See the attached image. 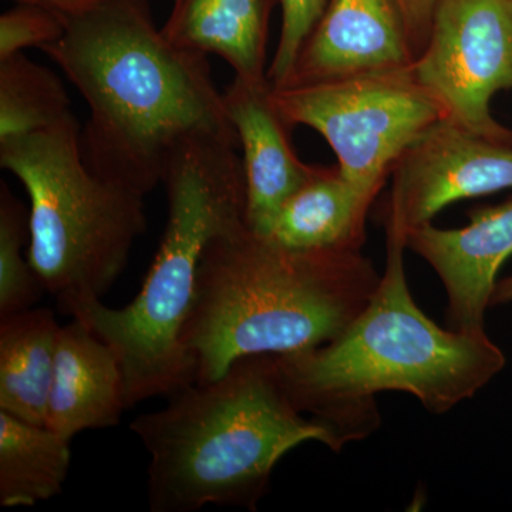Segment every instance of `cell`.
Here are the masks:
<instances>
[{"instance_id": "obj_1", "label": "cell", "mask_w": 512, "mask_h": 512, "mask_svg": "<svg viewBox=\"0 0 512 512\" xmlns=\"http://www.w3.org/2000/svg\"><path fill=\"white\" fill-rule=\"evenodd\" d=\"M43 52L89 106L83 160L103 180L146 197L185 144H239L208 55L168 42L148 0H104L67 19L62 39Z\"/></svg>"}, {"instance_id": "obj_2", "label": "cell", "mask_w": 512, "mask_h": 512, "mask_svg": "<svg viewBox=\"0 0 512 512\" xmlns=\"http://www.w3.org/2000/svg\"><path fill=\"white\" fill-rule=\"evenodd\" d=\"M386 268L366 308L319 348L275 355L293 404L322 424L332 451L379 427L376 396L413 394L443 414L471 399L504 369L487 332L441 329L414 302L404 268L406 244L386 232Z\"/></svg>"}, {"instance_id": "obj_3", "label": "cell", "mask_w": 512, "mask_h": 512, "mask_svg": "<svg viewBox=\"0 0 512 512\" xmlns=\"http://www.w3.org/2000/svg\"><path fill=\"white\" fill-rule=\"evenodd\" d=\"M362 251H298L229 229L202 256L183 345L195 383H210L232 363L292 355L338 338L379 286Z\"/></svg>"}, {"instance_id": "obj_4", "label": "cell", "mask_w": 512, "mask_h": 512, "mask_svg": "<svg viewBox=\"0 0 512 512\" xmlns=\"http://www.w3.org/2000/svg\"><path fill=\"white\" fill-rule=\"evenodd\" d=\"M168 397L130 424L150 454L151 512L256 511L286 453L306 441L332 447L329 431L293 404L275 355L242 357L218 379Z\"/></svg>"}, {"instance_id": "obj_5", "label": "cell", "mask_w": 512, "mask_h": 512, "mask_svg": "<svg viewBox=\"0 0 512 512\" xmlns=\"http://www.w3.org/2000/svg\"><path fill=\"white\" fill-rule=\"evenodd\" d=\"M238 148L231 141L200 138L171 157L161 183L167 192V225L133 302L120 309L96 298L59 305L119 357L127 409L195 383L184 326L208 245L245 222L247 184Z\"/></svg>"}, {"instance_id": "obj_6", "label": "cell", "mask_w": 512, "mask_h": 512, "mask_svg": "<svg viewBox=\"0 0 512 512\" xmlns=\"http://www.w3.org/2000/svg\"><path fill=\"white\" fill-rule=\"evenodd\" d=\"M80 134L70 113L55 126L0 141V165L28 192L30 266L59 305L103 298L147 229L144 195L93 174Z\"/></svg>"}, {"instance_id": "obj_7", "label": "cell", "mask_w": 512, "mask_h": 512, "mask_svg": "<svg viewBox=\"0 0 512 512\" xmlns=\"http://www.w3.org/2000/svg\"><path fill=\"white\" fill-rule=\"evenodd\" d=\"M289 126H306L328 141L346 180L376 200L394 165L423 131L444 119L440 104L412 67L309 86L271 89Z\"/></svg>"}, {"instance_id": "obj_8", "label": "cell", "mask_w": 512, "mask_h": 512, "mask_svg": "<svg viewBox=\"0 0 512 512\" xmlns=\"http://www.w3.org/2000/svg\"><path fill=\"white\" fill-rule=\"evenodd\" d=\"M412 72L446 119L512 144L491 114L495 94L512 92V0H437Z\"/></svg>"}, {"instance_id": "obj_9", "label": "cell", "mask_w": 512, "mask_h": 512, "mask_svg": "<svg viewBox=\"0 0 512 512\" xmlns=\"http://www.w3.org/2000/svg\"><path fill=\"white\" fill-rule=\"evenodd\" d=\"M389 181L380 220L404 239L454 202L512 190V144L444 117L404 150Z\"/></svg>"}, {"instance_id": "obj_10", "label": "cell", "mask_w": 512, "mask_h": 512, "mask_svg": "<svg viewBox=\"0 0 512 512\" xmlns=\"http://www.w3.org/2000/svg\"><path fill=\"white\" fill-rule=\"evenodd\" d=\"M404 244L440 276L447 293L448 328L484 332L498 272L512 255V198L471 211L463 228H437L430 222L412 229Z\"/></svg>"}, {"instance_id": "obj_11", "label": "cell", "mask_w": 512, "mask_h": 512, "mask_svg": "<svg viewBox=\"0 0 512 512\" xmlns=\"http://www.w3.org/2000/svg\"><path fill=\"white\" fill-rule=\"evenodd\" d=\"M414 55L394 0H329L282 87L399 72Z\"/></svg>"}, {"instance_id": "obj_12", "label": "cell", "mask_w": 512, "mask_h": 512, "mask_svg": "<svg viewBox=\"0 0 512 512\" xmlns=\"http://www.w3.org/2000/svg\"><path fill=\"white\" fill-rule=\"evenodd\" d=\"M271 83L252 84L235 77L224 93L225 110L242 148L247 210L245 222L268 237L282 204L315 171L292 146V127L276 110Z\"/></svg>"}, {"instance_id": "obj_13", "label": "cell", "mask_w": 512, "mask_h": 512, "mask_svg": "<svg viewBox=\"0 0 512 512\" xmlns=\"http://www.w3.org/2000/svg\"><path fill=\"white\" fill-rule=\"evenodd\" d=\"M126 409L123 370L114 350L80 320L62 326L46 426L72 440L82 431L117 426Z\"/></svg>"}, {"instance_id": "obj_14", "label": "cell", "mask_w": 512, "mask_h": 512, "mask_svg": "<svg viewBox=\"0 0 512 512\" xmlns=\"http://www.w3.org/2000/svg\"><path fill=\"white\" fill-rule=\"evenodd\" d=\"M279 0H174L161 32L181 49L222 57L235 77L269 82V20Z\"/></svg>"}, {"instance_id": "obj_15", "label": "cell", "mask_w": 512, "mask_h": 512, "mask_svg": "<svg viewBox=\"0 0 512 512\" xmlns=\"http://www.w3.org/2000/svg\"><path fill=\"white\" fill-rule=\"evenodd\" d=\"M373 202L343 177L338 165H316L282 204L266 238L298 251H362Z\"/></svg>"}, {"instance_id": "obj_16", "label": "cell", "mask_w": 512, "mask_h": 512, "mask_svg": "<svg viewBox=\"0 0 512 512\" xmlns=\"http://www.w3.org/2000/svg\"><path fill=\"white\" fill-rule=\"evenodd\" d=\"M60 329L55 313L30 308L0 318V410L47 423Z\"/></svg>"}, {"instance_id": "obj_17", "label": "cell", "mask_w": 512, "mask_h": 512, "mask_svg": "<svg viewBox=\"0 0 512 512\" xmlns=\"http://www.w3.org/2000/svg\"><path fill=\"white\" fill-rule=\"evenodd\" d=\"M72 463L62 434L0 410V505L33 507L63 490Z\"/></svg>"}, {"instance_id": "obj_18", "label": "cell", "mask_w": 512, "mask_h": 512, "mask_svg": "<svg viewBox=\"0 0 512 512\" xmlns=\"http://www.w3.org/2000/svg\"><path fill=\"white\" fill-rule=\"evenodd\" d=\"M62 80L25 53L0 60V141L29 136L69 116Z\"/></svg>"}, {"instance_id": "obj_19", "label": "cell", "mask_w": 512, "mask_h": 512, "mask_svg": "<svg viewBox=\"0 0 512 512\" xmlns=\"http://www.w3.org/2000/svg\"><path fill=\"white\" fill-rule=\"evenodd\" d=\"M29 210L0 183V318L33 308L45 291L23 248L29 244Z\"/></svg>"}, {"instance_id": "obj_20", "label": "cell", "mask_w": 512, "mask_h": 512, "mask_svg": "<svg viewBox=\"0 0 512 512\" xmlns=\"http://www.w3.org/2000/svg\"><path fill=\"white\" fill-rule=\"evenodd\" d=\"M67 18L35 3L18 2L0 16V60L36 47L46 49L62 39Z\"/></svg>"}, {"instance_id": "obj_21", "label": "cell", "mask_w": 512, "mask_h": 512, "mask_svg": "<svg viewBox=\"0 0 512 512\" xmlns=\"http://www.w3.org/2000/svg\"><path fill=\"white\" fill-rule=\"evenodd\" d=\"M329 0H279L282 28L274 59L268 67V80L279 87L291 72L296 56L316 23L322 18Z\"/></svg>"}, {"instance_id": "obj_22", "label": "cell", "mask_w": 512, "mask_h": 512, "mask_svg": "<svg viewBox=\"0 0 512 512\" xmlns=\"http://www.w3.org/2000/svg\"><path fill=\"white\" fill-rule=\"evenodd\" d=\"M436 2L437 0H394L412 47L414 60L426 46Z\"/></svg>"}, {"instance_id": "obj_23", "label": "cell", "mask_w": 512, "mask_h": 512, "mask_svg": "<svg viewBox=\"0 0 512 512\" xmlns=\"http://www.w3.org/2000/svg\"><path fill=\"white\" fill-rule=\"evenodd\" d=\"M16 2L45 6L47 9L60 13L64 18L70 19L90 12V10L101 5L104 0H16Z\"/></svg>"}, {"instance_id": "obj_24", "label": "cell", "mask_w": 512, "mask_h": 512, "mask_svg": "<svg viewBox=\"0 0 512 512\" xmlns=\"http://www.w3.org/2000/svg\"><path fill=\"white\" fill-rule=\"evenodd\" d=\"M494 302L497 305L498 303L512 302V276L498 282L497 288H495Z\"/></svg>"}]
</instances>
